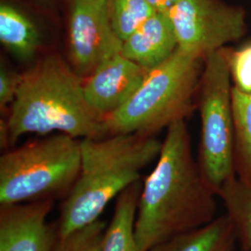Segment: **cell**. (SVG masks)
<instances>
[{
    "label": "cell",
    "instance_id": "cell-15",
    "mask_svg": "<svg viewBox=\"0 0 251 251\" xmlns=\"http://www.w3.org/2000/svg\"><path fill=\"white\" fill-rule=\"evenodd\" d=\"M233 163L236 177L251 184V93L232 89Z\"/></svg>",
    "mask_w": 251,
    "mask_h": 251
},
{
    "label": "cell",
    "instance_id": "cell-9",
    "mask_svg": "<svg viewBox=\"0 0 251 251\" xmlns=\"http://www.w3.org/2000/svg\"><path fill=\"white\" fill-rule=\"evenodd\" d=\"M54 201L0 205V251H54L59 225L49 224Z\"/></svg>",
    "mask_w": 251,
    "mask_h": 251
},
{
    "label": "cell",
    "instance_id": "cell-12",
    "mask_svg": "<svg viewBox=\"0 0 251 251\" xmlns=\"http://www.w3.org/2000/svg\"><path fill=\"white\" fill-rule=\"evenodd\" d=\"M143 184L135 182L117 198L111 222L107 225L100 251H142L135 234V221Z\"/></svg>",
    "mask_w": 251,
    "mask_h": 251
},
{
    "label": "cell",
    "instance_id": "cell-23",
    "mask_svg": "<svg viewBox=\"0 0 251 251\" xmlns=\"http://www.w3.org/2000/svg\"></svg>",
    "mask_w": 251,
    "mask_h": 251
},
{
    "label": "cell",
    "instance_id": "cell-2",
    "mask_svg": "<svg viewBox=\"0 0 251 251\" xmlns=\"http://www.w3.org/2000/svg\"><path fill=\"white\" fill-rule=\"evenodd\" d=\"M7 126L9 146L26 134L59 132L78 140L108 136L104 117L86 99L82 77L56 54L22 74Z\"/></svg>",
    "mask_w": 251,
    "mask_h": 251
},
{
    "label": "cell",
    "instance_id": "cell-22",
    "mask_svg": "<svg viewBox=\"0 0 251 251\" xmlns=\"http://www.w3.org/2000/svg\"><path fill=\"white\" fill-rule=\"evenodd\" d=\"M33 1H36L37 3H39L40 5H45V4H48L50 0H33Z\"/></svg>",
    "mask_w": 251,
    "mask_h": 251
},
{
    "label": "cell",
    "instance_id": "cell-3",
    "mask_svg": "<svg viewBox=\"0 0 251 251\" xmlns=\"http://www.w3.org/2000/svg\"><path fill=\"white\" fill-rule=\"evenodd\" d=\"M80 147V171L61 206L60 236L99 220L108 204L158 157L162 142L154 135H108L81 140Z\"/></svg>",
    "mask_w": 251,
    "mask_h": 251
},
{
    "label": "cell",
    "instance_id": "cell-6",
    "mask_svg": "<svg viewBox=\"0 0 251 251\" xmlns=\"http://www.w3.org/2000/svg\"><path fill=\"white\" fill-rule=\"evenodd\" d=\"M231 49L229 46L222 48L205 59L198 93L201 120L198 165L216 196L236 177L233 163Z\"/></svg>",
    "mask_w": 251,
    "mask_h": 251
},
{
    "label": "cell",
    "instance_id": "cell-11",
    "mask_svg": "<svg viewBox=\"0 0 251 251\" xmlns=\"http://www.w3.org/2000/svg\"><path fill=\"white\" fill-rule=\"evenodd\" d=\"M178 49V41L167 12L156 11L123 41L126 58L150 71L166 62Z\"/></svg>",
    "mask_w": 251,
    "mask_h": 251
},
{
    "label": "cell",
    "instance_id": "cell-7",
    "mask_svg": "<svg viewBox=\"0 0 251 251\" xmlns=\"http://www.w3.org/2000/svg\"><path fill=\"white\" fill-rule=\"evenodd\" d=\"M166 12L178 49L198 60L205 61L248 33L246 9L225 0H178Z\"/></svg>",
    "mask_w": 251,
    "mask_h": 251
},
{
    "label": "cell",
    "instance_id": "cell-17",
    "mask_svg": "<svg viewBox=\"0 0 251 251\" xmlns=\"http://www.w3.org/2000/svg\"><path fill=\"white\" fill-rule=\"evenodd\" d=\"M111 25L124 41L156 12L147 0H105Z\"/></svg>",
    "mask_w": 251,
    "mask_h": 251
},
{
    "label": "cell",
    "instance_id": "cell-5",
    "mask_svg": "<svg viewBox=\"0 0 251 251\" xmlns=\"http://www.w3.org/2000/svg\"><path fill=\"white\" fill-rule=\"evenodd\" d=\"M80 141L58 133L0 157V205L64 200L80 171Z\"/></svg>",
    "mask_w": 251,
    "mask_h": 251
},
{
    "label": "cell",
    "instance_id": "cell-20",
    "mask_svg": "<svg viewBox=\"0 0 251 251\" xmlns=\"http://www.w3.org/2000/svg\"><path fill=\"white\" fill-rule=\"evenodd\" d=\"M22 74L1 67L0 70V108L4 110L11 105L16 97Z\"/></svg>",
    "mask_w": 251,
    "mask_h": 251
},
{
    "label": "cell",
    "instance_id": "cell-16",
    "mask_svg": "<svg viewBox=\"0 0 251 251\" xmlns=\"http://www.w3.org/2000/svg\"><path fill=\"white\" fill-rule=\"evenodd\" d=\"M224 202L242 251H251V184L237 177L228 181L217 195Z\"/></svg>",
    "mask_w": 251,
    "mask_h": 251
},
{
    "label": "cell",
    "instance_id": "cell-4",
    "mask_svg": "<svg viewBox=\"0 0 251 251\" xmlns=\"http://www.w3.org/2000/svg\"><path fill=\"white\" fill-rule=\"evenodd\" d=\"M204 61L179 49L166 62L148 71L125 104L105 117L108 135H154L179 120H186L198 106Z\"/></svg>",
    "mask_w": 251,
    "mask_h": 251
},
{
    "label": "cell",
    "instance_id": "cell-21",
    "mask_svg": "<svg viewBox=\"0 0 251 251\" xmlns=\"http://www.w3.org/2000/svg\"><path fill=\"white\" fill-rule=\"evenodd\" d=\"M148 3L156 11L166 12L178 1V0H147Z\"/></svg>",
    "mask_w": 251,
    "mask_h": 251
},
{
    "label": "cell",
    "instance_id": "cell-13",
    "mask_svg": "<svg viewBox=\"0 0 251 251\" xmlns=\"http://www.w3.org/2000/svg\"><path fill=\"white\" fill-rule=\"evenodd\" d=\"M235 240L234 228L225 214L200 228L158 244L149 251H233Z\"/></svg>",
    "mask_w": 251,
    "mask_h": 251
},
{
    "label": "cell",
    "instance_id": "cell-18",
    "mask_svg": "<svg viewBox=\"0 0 251 251\" xmlns=\"http://www.w3.org/2000/svg\"><path fill=\"white\" fill-rule=\"evenodd\" d=\"M107 224L97 220L92 224L60 236L54 251H100Z\"/></svg>",
    "mask_w": 251,
    "mask_h": 251
},
{
    "label": "cell",
    "instance_id": "cell-8",
    "mask_svg": "<svg viewBox=\"0 0 251 251\" xmlns=\"http://www.w3.org/2000/svg\"><path fill=\"white\" fill-rule=\"evenodd\" d=\"M69 58L81 77L122 52L123 41L108 16L105 0H68Z\"/></svg>",
    "mask_w": 251,
    "mask_h": 251
},
{
    "label": "cell",
    "instance_id": "cell-1",
    "mask_svg": "<svg viewBox=\"0 0 251 251\" xmlns=\"http://www.w3.org/2000/svg\"><path fill=\"white\" fill-rule=\"evenodd\" d=\"M216 198L194 156L186 121L173 123L139 199L135 234L141 251L209 224Z\"/></svg>",
    "mask_w": 251,
    "mask_h": 251
},
{
    "label": "cell",
    "instance_id": "cell-19",
    "mask_svg": "<svg viewBox=\"0 0 251 251\" xmlns=\"http://www.w3.org/2000/svg\"><path fill=\"white\" fill-rule=\"evenodd\" d=\"M230 72L233 88L251 93V40L231 49Z\"/></svg>",
    "mask_w": 251,
    "mask_h": 251
},
{
    "label": "cell",
    "instance_id": "cell-10",
    "mask_svg": "<svg viewBox=\"0 0 251 251\" xmlns=\"http://www.w3.org/2000/svg\"><path fill=\"white\" fill-rule=\"evenodd\" d=\"M147 73L122 52L114 55L101 63L84 83L86 99L105 119L133 96Z\"/></svg>",
    "mask_w": 251,
    "mask_h": 251
},
{
    "label": "cell",
    "instance_id": "cell-14",
    "mask_svg": "<svg viewBox=\"0 0 251 251\" xmlns=\"http://www.w3.org/2000/svg\"><path fill=\"white\" fill-rule=\"evenodd\" d=\"M0 41L10 53L27 61L36 55L40 44V36L36 24L25 11L11 3L2 1Z\"/></svg>",
    "mask_w": 251,
    "mask_h": 251
}]
</instances>
